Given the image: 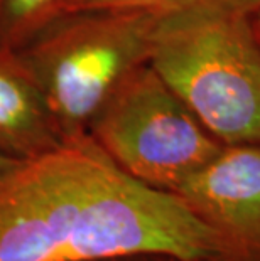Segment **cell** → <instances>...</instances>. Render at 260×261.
I'll use <instances>...</instances> for the list:
<instances>
[{
  "label": "cell",
  "instance_id": "obj_1",
  "mask_svg": "<svg viewBox=\"0 0 260 261\" xmlns=\"http://www.w3.org/2000/svg\"><path fill=\"white\" fill-rule=\"evenodd\" d=\"M132 254L250 261L178 194L127 174L90 135L0 170V261Z\"/></svg>",
  "mask_w": 260,
  "mask_h": 261
},
{
  "label": "cell",
  "instance_id": "obj_2",
  "mask_svg": "<svg viewBox=\"0 0 260 261\" xmlns=\"http://www.w3.org/2000/svg\"><path fill=\"white\" fill-rule=\"evenodd\" d=\"M147 63L223 145L260 143V42L248 14L209 4L162 14Z\"/></svg>",
  "mask_w": 260,
  "mask_h": 261
},
{
  "label": "cell",
  "instance_id": "obj_3",
  "mask_svg": "<svg viewBox=\"0 0 260 261\" xmlns=\"http://www.w3.org/2000/svg\"><path fill=\"white\" fill-rule=\"evenodd\" d=\"M160 15L108 9L69 12L19 49L64 142L88 135L110 93L146 63Z\"/></svg>",
  "mask_w": 260,
  "mask_h": 261
},
{
  "label": "cell",
  "instance_id": "obj_4",
  "mask_svg": "<svg viewBox=\"0 0 260 261\" xmlns=\"http://www.w3.org/2000/svg\"><path fill=\"white\" fill-rule=\"evenodd\" d=\"M88 135L127 174L169 192L225 147L147 61L110 93Z\"/></svg>",
  "mask_w": 260,
  "mask_h": 261
},
{
  "label": "cell",
  "instance_id": "obj_5",
  "mask_svg": "<svg viewBox=\"0 0 260 261\" xmlns=\"http://www.w3.org/2000/svg\"><path fill=\"white\" fill-rule=\"evenodd\" d=\"M174 194L250 261H260V143L225 145Z\"/></svg>",
  "mask_w": 260,
  "mask_h": 261
},
{
  "label": "cell",
  "instance_id": "obj_6",
  "mask_svg": "<svg viewBox=\"0 0 260 261\" xmlns=\"http://www.w3.org/2000/svg\"><path fill=\"white\" fill-rule=\"evenodd\" d=\"M63 142L19 49L0 44V153L24 160Z\"/></svg>",
  "mask_w": 260,
  "mask_h": 261
},
{
  "label": "cell",
  "instance_id": "obj_7",
  "mask_svg": "<svg viewBox=\"0 0 260 261\" xmlns=\"http://www.w3.org/2000/svg\"><path fill=\"white\" fill-rule=\"evenodd\" d=\"M71 0H0V44L24 47L46 25L68 14Z\"/></svg>",
  "mask_w": 260,
  "mask_h": 261
},
{
  "label": "cell",
  "instance_id": "obj_8",
  "mask_svg": "<svg viewBox=\"0 0 260 261\" xmlns=\"http://www.w3.org/2000/svg\"><path fill=\"white\" fill-rule=\"evenodd\" d=\"M209 0H71L68 9L69 12L93 9H108V10H140V12L152 14H169L176 10L190 9L195 5L208 4Z\"/></svg>",
  "mask_w": 260,
  "mask_h": 261
},
{
  "label": "cell",
  "instance_id": "obj_9",
  "mask_svg": "<svg viewBox=\"0 0 260 261\" xmlns=\"http://www.w3.org/2000/svg\"><path fill=\"white\" fill-rule=\"evenodd\" d=\"M208 4L217 5V7L226 9V10H235V12L248 14V15L260 9V0H209Z\"/></svg>",
  "mask_w": 260,
  "mask_h": 261
},
{
  "label": "cell",
  "instance_id": "obj_10",
  "mask_svg": "<svg viewBox=\"0 0 260 261\" xmlns=\"http://www.w3.org/2000/svg\"><path fill=\"white\" fill-rule=\"evenodd\" d=\"M105 261H231V259H204V258H178L171 254H132V256H122Z\"/></svg>",
  "mask_w": 260,
  "mask_h": 261
},
{
  "label": "cell",
  "instance_id": "obj_11",
  "mask_svg": "<svg viewBox=\"0 0 260 261\" xmlns=\"http://www.w3.org/2000/svg\"><path fill=\"white\" fill-rule=\"evenodd\" d=\"M15 162H19L17 159H12V157H9V155H4V153H0V170H4V169H7L10 167L12 164Z\"/></svg>",
  "mask_w": 260,
  "mask_h": 261
},
{
  "label": "cell",
  "instance_id": "obj_12",
  "mask_svg": "<svg viewBox=\"0 0 260 261\" xmlns=\"http://www.w3.org/2000/svg\"><path fill=\"white\" fill-rule=\"evenodd\" d=\"M253 14L257 15V19H255V34H257V39H258V42H260V9L255 10Z\"/></svg>",
  "mask_w": 260,
  "mask_h": 261
}]
</instances>
